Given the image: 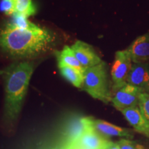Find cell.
Wrapping results in <instances>:
<instances>
[{"label": "cell", "instance_id": "1", "mask_svg": "<svg viewBox=\"0 0 149 149\" xmlns=\"http://www.w3.org/2000/svg\"><path fill=\"white\" fill-rule=\"evenodd\" d=\"M55 37L48 30L19 29L9 23L0 31V49L15 59H30L53 47Z\"/></svg>", "mask_w": 149, "mask_h": 149}, {"label": "cell", "instance_id": "2", "mask_svg": "<svg viewBox=\"0 0 149 149\" xmlns=\"http://www.w3.org/2000/svg\"><path fill=\"white\" fill-rule=\"evenodd\" d=\"M33 70L32 63L21 61L11 64L1 72L4 79V120L9 124L19 115Z\"/></svg>", "mask_w": 149, "mask_h": 149}, {"label": "cell", "instance_id": "3", "mask_svg": "<svg viewBox=\"0 0 149 149\" xmlns=\"http://www.w3.org/2000/svg\"><path fill=\"white\" fill-rule=\"evenodd\" d=\"M82 88L92 97L107 104L111 102L109 77L106 63L102 61L84 72Z\"/></svg>", "mask_w": 149, "mask_h": 149}, {"label": "cell", "instance_id": "4", "mask_svg": "<svg viewBox=\"0 0 149 149\" xmlns=\"http://www.w3.org/2000/svg\"><path fill=\"white\" fill-rule=\"evenodd\" d=\"M132 66V59L127 49L116 52L111 72L113 91L116 92L127 84L126 80Z\"/></svg>", "mask_w": 149, "mask_h": 149}, {"label": "cell", "instance_id": "5", "mask_svg": "<svg viewBox=\"0 0 149 149\" xmlns=\"http://www.w3.org/2000/svg\"><path fill=\"white\" fill-rule=\"evenodd\" d=\"M143 92L141 89L128 84L115 92L112 97L111 102L113 107L119 111L137 107L139 96Z\"/></svg>", "mask_w": 149, "mask_h": 149}, {"label": "cell", "instance_id": "6", "mask_svg": "<svg viewBox=\"0 0 149 149\" xmlns=\"http://www.w3.org/2000/svg\"><path fill=\"white\" fill-rule=\"evenodd\" d=\"M94 119L91 117H78L70 122L67 126L64 133V148H66L77 141L84 134L89 130L95 129L93 126Z\"/></svg>", "mask_w": 149, "mask_h": 149}, {"label": "cell", "instance_id": "7", "mask_svg": "<svg viewBox=\"0 0 149 149\" xmlns=\"http://www.w3.org/2000/svg\"><path fill=\"white\" fill-rule=\"evenodd\" d=\"M70 48L84 69L96 66L102 61L94 48L86 43L77 41Z\"/></svg>", "mask_w": 149, "mask_h": 149}, {"label": "cell", "instance_id": "8", "mask_svg": "<svg viewBox=\"0 0 149 149\" xmlns=\"http://www.w3.org/2000/svg\"><path fill=\"white\" fill-rule=\"evenodd\" d=\"M127 84L146 93L149 86V66L147 63L134 64L127 77Z\"/></svg>", "mask_w": 149, "mask_h": 149}, {"label": "cell", "instance_id": "9", "mask_svg": "<svg viewBox=\"0 0 149 149\" xmlns=\"http://www.w3.org/2000/svg\"><path fill=\"white\" fill-rule=\"evenodd\" d=\"M127 51L134 64L145 63L149 60V33L137 37Z\"/></svg>", "mask_w": 149, "mask_h": 149}, {"label": "cell", "instance_id": "10", "mask_svg": "<svg viewBox=\"0 0 149 149\" xmlns=\"http://www.w3.org/2000/svg\"><path fill=\"white\" fill-rule=\"evenodd\" d=\"M134 130L149 138V122L141 113L138 106L121 111Z\"/></svg>", "mask_w": 149, "mask_h": 149}, {"label": "cell", "instance_id": "11", "mask_svg": "<svg viewBox=\"0 0 149 149\" xmlns=\"http://www.w3.org/2000/svg\"><path fill=\"white\" fill-rule=\"evenodd\" d=\"M93 126L98 133L106 138L112 136L124 137L128 139H132L134 137V130L120 127L104 120L94 119Z\"/></svg>", "mask_w": 149, "mask_h": 149}, {"label": "cell", "instance_id": "12", "mask_svg": "<svg viewBox=\"0 0 149 149\" xmlns=\"http://www.w3.org/2000/svg\"><path fill=\"white\" fill-rule=\"evenodd\" d=\"M110 141H111L93 129L84 134L70 146L74 145L90 149H106Z\"/></svg>", "mask_w": 149, "mask_h": 149}, {"label": "cell", "instance_id": "13", "mask_svg": "<svg viewBox=\"0 0 149 149\" xmlns=\"http://www.w3.org/2000/svg\"><path fill=\"white\" fill-rule=\"evenodd\" d=\"M56 57L58 61V67L70 66L81 72H84L86 70L78 61L73 51L69 46H65L62 51L56 52Z\"/></svg>", "mask_w": 149, "mask_h": 149}, {"label": "cell", "instance_id": "14", "mask_svg": "<svg viewBox=\"0 0 149 149\" xmlns=\"http://www.w3.org/2000/svg\"><path fill=\"white\" fill-rule=\"evenodd\" d=\"M61 75L67 81L77 88H82L84 83V72L79 71L70 66H63L59 67Z\"/></svg>", "mask_w": 149, "mask_h": 149}, {"label": "cell", "instance_id": "15", "mask_svg": "<svg viewBox=\"0 0 149 149\" xmlns=\"http://www.w3.org/2000/svg\"><path fill=\"white\" fill-rule=\"evenodd\" d=\"M10 24L14 27L19 29L29 30V31H37L42 29L28 20V17L23 15L15 12L13 15L12 21Z\"/></svg>", "mask_w": 149, "mask_h": 149}, {"label": "cell", "instance_id": "16", "mask_svg": "<svg viewBox=\"0 0 149 149\" xmlns=\"http://www.w3.org/2000/svg\"><path fill=\"white\" fill-rule=\"evenodd\" d=\"M15 13L29 17L36 13V8L32 0H15Z\"/></svg>", "mask_w": 149, "mask_h": 149}, {"label": "cell", "instance_id": "17", "mask_svg": "<svg viewBox=\"0 0 149 149\" xmlns=\"http://www.w3.org/2000/svg\"><path fill=\"white\" fill-rule=\"evenodd\" d=\"M138 107L143 116L149 122V93H141L139 96Z\"/></svg>", "mask_w": 149, "mask_h": 149}, {"label": "cell", "instance_id": "18", "mask_svg": "<svg viewBox=\"0 0 149 149\" xmlns=\"http://www.w3.org/2000/svg\"><path fill=\"white\" fill-rule=\"evenodd\" d=\"M0 10L7 15H13L15 12V0H1Z\"/></svg>", "mask_w": 149, "mask_h": 149}, {"label": "cell", "instance_id": "19", "mask_svg": "<svg viewBox=\"0 0 149 149\" xmlns=\"http://www.w3.org/2000/svg\"><path fill=\"white\" fill-rule=\"evenodd\" d=\"M117 143L120 146L121 149H146L142 145L128 139H121Z\"/></svg>", "mask_w": 149, "mask_h": 149}, {"label": "cell", "instance_id": "20", "mask_svg": "<svg viewBox=\"0 0 149 149\" xmlns=\"http://www.w3.org/2000/svg\"><path fill=\"white\" fill-rule=\"evenodd\" d=\"M106 149H121V148L117 143L110 141V143L109 144V145H108V146L107 147V148Z\"/></svg>", "mask_w": 149, "mask_h": 149}, {"label": "cell", "instance_id": "21", "mask_svg": "<svg viewBox=\"0 0 149 149\" xmlns=\"http://www.w3.org/2000/svg\"><path fill=\"white\" fill-rule=\"evenodd\" d=\"M65 149H90V148H84V147H82V146H74V145H72V146H70L67 147V148Z\"/></svg>", "mask_w": 149, "mask_h": 149}, {"label": "cell", "instance_id": "22", "mask_svg": "<svg viewBox=\"0 0 149 149\" xmlns=\"http://www.w3.org/2000/svg\"><path fill=\"white\" fill-rule=\"evenodd\" d=\"M146 93H149V86H148V89H147V91H146Z\"/></svg>", "mask_w": 149, "mask_h": 149}]
</instances>
